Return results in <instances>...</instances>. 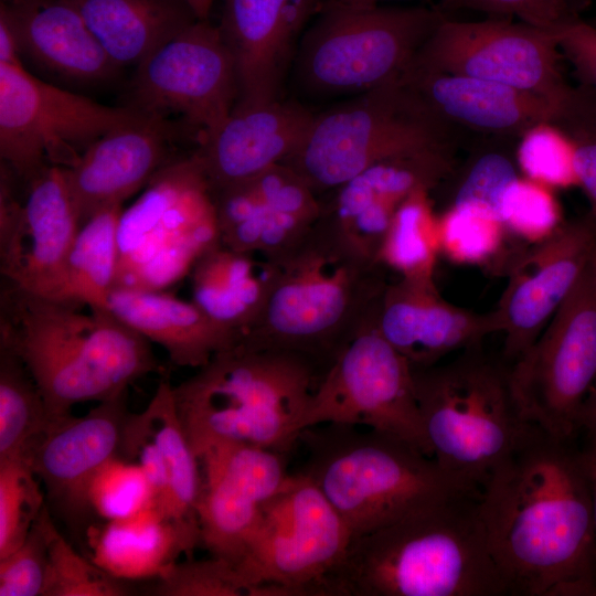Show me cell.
Listing matches in <instances>:
<instances>
[{
	"label": "cell",
	"instance_id": "25",
	"mask_svg": "<svg viewBox=\"0 0 596 596\" xmlns=\"http://www.w3.org/2000/svg\"><path fill=\"white\" fill-rule=\"evenodd\" d=\"M313 116L300 103L280 98L236 102L195 150L213 193L245 183L288 159L305 140Z\"/></svg>",
	"mask_w": 596,
	"mask_h": 596
},
{
	"label": "cell",
	"instance_id": "54",
	"mask_svg": "<svg viewBox=\"0 0 596 596\" xmlns=\"http://www.w3.org/2000/svg\"><path fill=\"white\" fill-rule=\"evenodd\" d=\"M589 270L592 273V276L596 283V245L592 252L590 259L588 263Z\"/></svg>",
	"mask_w": 596,
	"mask_h": 596
},
{
	"label": "cell",
	"instance_id": "21",
	"mask_svg": "<svg viewBox=\"0 0 596 596\" xmlns=\"http://www.w3.org/2000/svg\"><path fill=\"white\" fill-rule=\"evenodd\" d=\"M81 226L65 168L45 167L26 182L15 221L0 231V270L8 284L55 298Z\"/></svg>",
	"mask_w": 596,
	"mask_h": 596
},
{
	"label": "cell",
	"instance_id": "30",
	"mask_svg": "<svg viewBox=\"0 0 596 596\" xmlns=\"http://www.w3.org/2000/svg\"><path fill=\"white\" fill-rule=\"evenodd\" d=\"M108 307L149 342L164 349L178 366L199 369L240 340L192 300L184 301L164 291L114 288Z\"/></svg>",
	"mask_w": 596,
	"mask_h": 596
},
{
	"label": "cell",
	"instance_id": "48",
	"mask_svg": "<svg viewBox=\"0 0 596 596\" xmlns=\"http://www.w3.org/2000/svg\"><path fill=\"white\" fill-rule=\"evenodd\" d=\"M553 32L582 87L596 96V25L575 18L554 28Z\"/></svg>",
	"mask_w": 596,
	"mask_h": 596
},
{
	"label": "cell",
	"instance_id": "11",
	"mask_svg": "<svg viewBox=\"0 0 596 596\" xmlns=\"http://www.w3.org/2000/svg\"><path fill=\"white\" fill-rule=\"evenodd\" d=\"M352 540L324 494L298 471L265 505L236 567L255 596H324V581Z\"/></svg>",
	"mask_w": 596,
	"mask_h": 596
},
{
	"label": "cell",
	"instance_id": "50",
	"mask_svg": "<svg viewBox=\"0 0 596 596\" xmlns=\"http://www.w3.org/2000/svg\"><path fill=\"white\" fill-rule=\"evenodd\" d=\"M587 440L581 450L582 458L588 476L593 500V528L596 552V435L586 434Z\"/></svg>",
	"mask_w": 596,
	"mask_h": 596
},
{
	"label": "cell",
	"instance_id": "35",
	"mask_svg": "<svg viewBox=\"0 0 596 596\" xmlns=\"http://www.w3.org/2000/svg\"><path fill=\"white\" fill-rule=\"evenodd\" d=\"M429 192L417 190L400 205L381 242L376 260L398 277L434 279L440 238Z\"/></svg>",
	"mask_w": 596,
	"mask_h": 596
},
{
	"label": "cell",
	"instance_id": "28",
	"mask_svg": "<svg viewBox=\"0 0 596 596\" xmlns=\"http://www.w3.org/2000/svg\"><path fill=\"white\" fill-rule=\"evenodd\" d=\"M401 81L429 114L451 128L521 135L541 121L560 123L571 107L465 75L411 68Z\"/></svg>",
	"mask_w": 596,
	"mask_h": 596
},
{
	"label": "cell",
	"instance_id": "34",
	"mask_svg": "<svg viewBox=\"0 0 596 596\" xmlns=\"http://www.w3.org/2000/svg\"><path fill=\"white\" fill-rule=\"evenodd\" d=\"M123 205L96 212L79 228L67 254L53 299L109 310L118 262V223Z\"/></svg>",
	"mask_w": 596,
	"mask_h": 596
},
{
	"label": "cell",
	"instance_id": "45",
	"mask_svg": "<svg viewBox=\"0 0 596 596\" xmlns=\"http://www.w3.org/2000/svg\"><path fill=\"white\" fill-rule=\"evenodd\" d=\"M444 14L457 10H475L490 18H517L543 29H554L577 18L564 0H440L437 7Z\"/></svg>",
	"mask_w": 596,
	"mask_h": 596
},
{
	"label": "cell",
	"instance_id": "29",
	"mask_svg": "<svg viewBox=\"0 0 596 596\" xmlns=\"http://www.w3.org/2000/svg\"><path fill=\"white\" fill-rule=\"evenodd\" d=\"M89 558L123 581L156 579L200 543V528L166 517L157 504L132 515L91 524Z\"/></svg>",
	"mask_w": 596,
	"mask_h": 596
},
{
	"label": "cell",
	"instance_id": "42",
	"mask_svg": "<svg viewBox=\"0 0 596 596\" xmlns=\"http://www.w3.org/2000/svg\"><path fill=\"white\" fill-rule=\"evenodd\" d=\"M88 502L93 515L103 521L126 518L157 504L155 491L141 467L119 454L93 478Z\"/></svg>",
	"mask_w": 596,
	"mask_h": 596
},
{
	"label": "cell",
	"instance_id": "40",
	"mask_svg": "<svg viewBox=\"0 0 596 596\" xmlns=\"http://www.w3.org/2000/svg\"><path fill=\"white\" fill-rule=\"evenodd\" d=\"M515 161L522 175L555 191L578 187L574 141L555 121H541L523 131Z\"/></svg>",
	"mask_w": 596,
	"mask_h": 596
},
{
	"label": "cell",
	"instance_id": "43",
	"mask_svg": "<svg viewBox=\"0 0 596 596\" xmlns=\"http://www.w3.org/2000/svg\"><path fill=\"white\" fill-rule=\"evenodd\" d=\"M149 594L156 596H255L238 568L222 558H187L155 579Z\"/></svg>",
	"mask_w": 596,
	"mask_h": 596
},
{
	"label": "cell",
	"instance_id": "49",
	"mask_svg": "<svg viewBox=\"0 0 596 596\" xmlns=\"http://www.w3.org/2000/svg\"><path fill=\"white\" fill-rule=\"evenodd\" d=\"M0 63L23 65L15 29L3 9H0Z\"/></svg>",
	"mask_w": 596,
	"mask_h": 596
},
{
	"label": "cell",
	"instance_id": "41",
	"mask_svg": "<svg viewBox=\"0 0 596 596\" xmlns=\"http://www.w3.org/2000/svg\"><path fill=\"white\" fill-rule=\"evenodd\" d=\"M46 505L25 458L0 460V558L19 547Z\"/></svg>",
	"mask_w": 596,
	"mask_h": 596
},
{
	"label": "cell",
	"instance_id": "15",
	"mask_svg": "<svg viewBox=\"0 0 596 596\" xmlns=\"http://www.w3.org/2000/svg\"><path fill=\"white\" fill-rule=\"evenodd\" d=\"M562 57L553 29L503 18L456 21L446 17L411 68L487 79L570 107L579 88L566 82Z\"/></svg>",
	"mask_w": 596,
	"mask_h": 596
},
{
	"label": "cell",
	"instance_id": "44",
	"mask_svg": "<svg viewBox=\"0 0 596 596\" xmlns=\"http://www.w3.org/2000/svg\"><path fill=\"white\" fill-rule=\"evenodd\" d=\"M42 512L23 543L0 558V596H43L49 546Z\"/></svg>",
	"mask_w": 596,
	"mask_h": 596
},
{
	"label": "cell",
	"instance_id": "12",
	"mask_svg": "<svg viewBox=\"0 0 596 596\" xmlns=\"http://www.w3.org/2000/svg\"><path fill=\"white\" fill-rule=\"evenodd\" d=\"M136 110L109 107L0 63V157L26 183L47 166L73 167L103 135Z\"/></svg>",
	"mask_w": 596,
	"mask_h": 596
},
{
	"label": "cell",
	"instance_id": "14",
	"mask_svg": "<svg viewBox=\"0 0 596 596\" xmlns=\"http://www.w3.org/2000/svg\"><path fill=\"white\" fill-rule=\"evenodd\" d=\"M375 312L324 371L304 413L301 430L327 423L364 425L433 457L419 414L414 368L381 334Z\"/></svg>",
	"mask_w": 596,
	"mask_h": 596
},
{
	"label": "cell",
	"instance_id": "19",
	"mask_svg": "<svg viewBox=\"0 0 596 596\" xmlns=\"http://www.w3.org/2000/svg\"><path fill=\"white\" fill-rule=\"evenodd\" d=\"M126 396L99 402L83 416L70 414L51 421L25 458L44 489L53 518L78 534L92 524L88 490L93 478L119 454L131 413Z\"/></svg>",
	"mask_w": 596,
	"mask_h": 596
},
{
	"label": "cell",
	"instance_id": "51",
	"mask_svg": "<svg viewBox=\"0 0 596 596\" xmlns=\"http://www.w3.org/2000/svg\"><path fill=\"white\" fill-rule=\"evenodd\" d=\"M581 432L596 435V381L593 384L579 414Z\"/></svg>",
	"mask_w": 596,
	"mask_h": 596
},
{
	"label": "cell",
	"instance_id": "53",
	"mask_svg": "<svg viewBox=\"0 0 596 596\" xmlns=\"http://www.w3.org/2000/svg\"><path fill=\"white\" fill-rule=\"evenodd\" d=\"M323 1H331L342 4H349V6H361V7H368V6H376L382 1L385 0H323Z\"/></svg>",
	"mask_w": 596,
	"mask_h": 596
},
{
	"label": "cell",
	"instance_id": "55",
	"mask_svg": "<svg viewBox=\"0 0 596 596\" xmlns=\"http://www.w3.org/2000/svg\"><path fill=\"white\" fill-rule=\"evenodd\" d=\"M566 3H568L574 10L577 11L578 2L576 0H564Z\"/></svg>",
	"mask_w": 596,
	"mask_h": 596
},
{
	"label": "cell",
	"instance_id": "4",
	"mask_svg": "<svg viewBox=\"0 0 596 596\" xmlns=\"http://www.w3.org/2000/svg\"><path fill=\"white\" fill-rule=\"evenodd\" d=\"M324 369L299 353L238 341L173 386L178 415L199 458L234 443L279 453L298 441Z\"/></svg>",
	"mask_w": 596,
	"mask_h": 596
},
{
	"label": "cell",
	"instance_id": "3",
	"mask_svg": "<svg viewBox=\"0 0 596 596\" xmlns=\"http://www.w3.org/2000/svg\"><path fill=\"white\" fill-rule=\"evenodd\" d=\"M480 493L437 502L352 540L324 596H504Z\"/></svg>",
	"mask_w": 596,
	"mask_h": 596
},
{
	"label": "cell",
	"instance_id": "16",
	"mask_svg": "<svg viewBox=\"0 0 596 596\" xmlns=\"http://www.w3.org/2000/svg\"><path fill=\"white\" fill-rule=\"evenodd\" d=\"M238 97L233 56L219 26L196 20L136 66L124 106L181 119L199 143L227 118Z\"/></svg>",
	"mask_w": 596,
	"mask_h": 596
},
{
	"label": "cell",
	"instance_id": "31",
	"mask_svg": "<svg viewBox=\"0 0 596 596\" xmlns=\"http://www.w3.org/2000/svg\"><path fill=\"white\" fill-rule=\"evenodd\" d=\"M276 274V260L220 243L190 273L192 301L241 339L262 315Z\"/></svg>",
	"mask_w": 596,
	"mask_h": 596
},
{
	"label": "cell",
	"instance_id": "56",
	"mask_svg": "<svg viewBox=\"0 0 596 596\" xmlns=\"http://www.w3.org/2000/svg\"><path fill=\"white\" fill-rule=\"evenodd\" d=\"M594 24L596 25V22Z\"/></svg>",
	"mask_w": 596,
	"mask_h": 596
},
{
	"label": "cell",
	"instance_id": "37",
	"mask_svg": "<svg viewBox=\"0 0 596 596\" xmlns=\"http://www.w3.org/2000/svg\"><path fill=\"white\" fill-rule=\"evenodd\" d=\"M440 255L456 265L493 267L510 260V237L498 212L473 202H456L438 214Z\"/></svg>",
	"mask_w": 596,
	"mask_h": 596
},
{
	"label": "cell",
	"instance_id": "22",
	"mask_svg": "<svg viewBox=\"0 0 596 596\" xmlns=\"http://www.w3.org/2000/svg\"><path fill=\"white\" fill-rule=\"evenodd\" d=\"M213 195L221 243L273 260L295 247L322 211L321 198L284 163Z\"/></svg>",
	"mask_w": 596,
	"mask_h": 596
},
{
	"label": "cell",
	"instance_id": "10",
	"mask_svg": "<svg viewBox=\"0 0 596 596\" xmlns=\"http://www.w3.org/2000/svg\"><path fill=\"white\" fill-rule=\"evenodd\" d=\"M451 131L397 81L315 113L301 146L281 163L321 198L380 161L453 148Z\"/></svg>",
	"mask_w": 596,
	"mask_h": 596
},
{
	"label": "cell",
	"instance_id": "9",
	"mask_svg": "<svg viewBox=\"0 0 596 596\" xmlns=\"http://www.w3.org/2000/svg\"><path fill=\"white\" fill-rule=\"evenodd\" d=\"M115 288L163 291L221 243L214 195L196 152L158 171L118 223Z\"/></svg>",
	"mask_w": 596,
	"mask_h": 596
},
{
	"label": "cell",
	"instance_id": "13",
	"mask_svg": "<svg viewBox=\"0 0 596 596\" xmlns=\"http://www.w3.org/2000/svg\"><path fill=\"white\" fill-rule=\"evenodd\" d=\"M524 419L573 440L596 381V283L589 267L533 343L509 368Z\"/></svg>",
	"mask_w": 596,
	"mask_h": 596
},
{
	"label": "cell",
	"instance_id": "2",
	"mask_svg": "<svg viewBox=\"0 0 596 596\" xmlns=\"http://www.w3.org/2000/svg\"><path fill=\"white\" fill-rule=\"evenodd\" d=\"M150 343L110 310L10 284L2 290L0 348L28 369L51 421L70 415L75 404L127 394L131 383L159 368Z\"/></svg>",
	"mask_w": 596,
	"mask_h": 596
},
{
	"label": "cell",
	"instance_id": "6",
	"mask_svg": "<svg viewBox=\"0 0 596 596\" xmlns=\"http://www.w3.org/2000/svg\"><path fill=\"white\" fill-rule=\"evenodd\" d=\"M300 470L343 519L352 538L464 493H480L448 473L434 457L369 428L327 423L302 429Z\"/></svg>",
	"mask_w": 596,
	"mask_h": 596
},
{
	"label": "cell",
	"instance_id": "26",
	"mask_svg": "<svg viewBox=\"0 0 596 596\" xmlns=\"http://www.w3.org/2000/svg\"><path fill=\"white\" fill-rule=\"evenodd\" d=\"M381 334L414 369L432 366L497 333L490 311L475 312L446 300L434 279L389 281L375 312Z\"/></svg>",
	"mask_w": 596,
	"mask_h": 596
},
{
	"label": "cell",
	"instance_id": "52",
	"mask_svg": "<svg viewBox=\"0 0 596 596\" xmlns=\"http://www.w3.org/2000/svg\"><path fill=\"white\" fill-rule=\"evenodd\" d=\"M199 20H207L214 0H185Z\"/></svg>",
	"mask_w": 596,
	"mask_h": 596
},
{
	"label": "cell",
	"instance_id": "17",
	"mask_svg": "<svg viewBox=\"0 0 596 596\" xmlns=\"http://www.w3.org/2000/svg\"><path fill=\"white\" fill-rule=\"evenodd\" d=\"M596 245V219L565 221L547 240L514 252L508 281L491 310L504 336L503 355L512 362L538 338L587 268Z\"/></svg>",
	"mask_w": 596,
	"mask_h": 596
},
{
	"label": "cell",
	"instance_id": "46",
	"mask_svg": "<svg viewBox=\"0 0 596 596\" xmlns=\"http://www.w3.org/2000/svg\"><path fill=\"white\" fill-rule=\"evenodd\" d=\"M558 125L574 141L578 188L589 202V213L596 219V96L584 89Z\"/></svg>",
	"mask_w": 596,
	"mask_h": 596
},
{
	"label": "cell",
	"instance_id": "47",
	"mask_svg": "<svg viewBox=\"0 0 596 596\" xmlns=\"http://www.w3.org/2000/svg\"><path fill=\"white\" fill-rule=\"evenodd\" d=\"M519 175L513 162L503 153L487 152L469 167L460 181L454 201L473 202L496 210L508 183Z\"/></svg>",
	"mask_w": 596,
	"mask_h": 596
},
{
	"label": "cell",
	"instance_id": "38",
	"mask_svg": "<svg viewBox=\"0 0 596 596\" xmlns=\"http://www.w3.org/2000/svg\"><path fill=\"white\" fill-rule=\"evenodd\" d=\"M43 523L49 546V572L43 596H124L130 589L126 581L116 578L79 554L57 530L47 505Z\"/></svg>",
	"mask_w": 596,
	"mask_h": 596
},
{
	"label": "cell",
	"instance_id": "39",
	"mask_svg": "<svg viewBox=\"0 0 596 596\" xmlns=\"http://www.w3.org/2000/svg\"><path fill=\"white\" fill-rule=\"evenodd\" d=\"M556 191L524 175H517L504 188L499 216L510 237L526 245L551 237L565 222Z\"/></svg>",
	"mask_w": 596,
	"mask_h": 596
},
{
	"label": "cell",
	"instance_id": "24",
	"mask_svg": "<svg viewBox=\"0 0 596 596\" xmlns=\"http://www.w3.org/2000/svg\"><path fill=\"white\" fill-rule=\"evenodd\" d=\"M323 0H224L222 38L236 68V102L276 100L299 41Z\"/></svg>",
	"mask_w": 596,
	"mask_h": 596
},
{
	"label": "cell",
	"instance_id": "27",
	"mask_svg": "<svg viewBox=\"0 0 596 596\" xmlns=\"http://www.w3.org/2000/svg\"><path fill=\"white\" fill-rule=\"evenodd\" d=\"M0 9L13 23L24 67L38 77L68 89L118 75L121 67L66 0H1Z\"/></svg>",
	"mask_w": 596,
	"mask_h": 596
},
{
	"label": "cell",
	"instance_id": "36",
	"mask_svg": "<svg viewBox=\"0 0 596 596\" xmlns=\"http://www.w3.org/2000/svg\"><path fill=\"white\" fill-rule=\"evenodd\" d=\"M50 423L30 372L14 353L0 348V460L26 458Z\"/></svg>",
	"mask_w": 596,
	"mask_h": 596
},
{
	"label": "cell",
	"instance_id": "18",
	"mask_svg": "<svg viewBox=\"0 0 596 596\" xmlns=\"http://www.w3.org/2000/svg\"><path fill=\"white\" fill-rule=\"evenodd\" d=\"M198 459L200 543L211 556L237 566L265 505L289 476L284 453L224 443L210 447Z\"/></svg>",
	"mask_w": 596,
	"mask_h": 596
},
{
	"label": "cell",
	"instance_id": "5",
	"mask_svg": "<svg viewBox=\"0 0 596 596\" xmlns=\"http://www.w3.org/2000/svg\"><path fill=\"white\" fill-rule=\"evenodd\" d=\"M276 263L266 306L238 341L299 353L327 370L375 312L389 284L387 269L320 217Z\"/></svg>",
	"mask_w": 596,
	"mask_h": 596
},
{
	"label": "cell",
	"instance_id": "33",
	"mask_svg": "<svg viewBox=\"0 0 596 596\" xmlns=\"http://www.w3.org/2000/svg\"><path fill=\"white\" fill-rule=\"evenodd\" d=\"M136 421L158 453L167 475L166 493L158 504L168 518L199 526L200 464L181 425L173 386L163 377Z\"/></svg>",
	"mask_w": 596,
	"mask_h": 596
},
{
	"label": "cell",
	"instance_id": "8",
	"mask_svg": "<svg viewBox=\"0 0 596 596\" xmlns=\"http://www.w3.org/2000/svg\"><path fill=\"white\" fill-rule=\"evenodd\" d=\"M446 17L422 6L323 1L299 41L295 79L305 94L320 98H349L401 81Z\"/></svg>",
	"mask_w": 596,
	"mask_h": 596
},
{
	"label": "cell",
	"instance_id": "20",
	"mask_svg": "<svg viewBox=\"0 0 596 596\" xmlns=\"http://www.w3.org/2000/svg\"><path fill=\"white\" fill-rule=\"evenodd\" d=\"M184 124L140 113L113 128L65 168L70 190L83 225L96 212L145 189L155 174L175 159L174 143Z\"/></svg>",
	"mask_w": 596,
	"mask_h": 596
},
{
	"label": "cell",
	"instance_id": "23",
	"mask_svg": "<svg viewBox=\"0 0 596 596\" xmlns=\"http://www.w3.org/2000/svg\"><path fill=\"white\" fill-rule=\"evenodd\" d=\"M453 167V148L380 161L327 193L320 219L360 254L376 260L400 205L417 190L432 191Z\"/></svg>",
	"mask_w": 596,
	"mask_h": 596
},
{
	"label": "cell",
	"instance_id": "1",
	"mask_svg": "<svg viewBox=\"0 0 596 596\" xmlns=\"http://www.w3.org/2000/svg\"><path fill=\"white\" fill-rule=\"evenodd\" d=\"M572 441L532 425L480 490L508 595L596 596L592 491Z\"/></svg>",
	"mask_w": 596,
	"mask_h": 596
},
{
	"label": "cell",
	"instance_id": "32",
	"mask_svg": "<svg viewBox=\"0 0 596 596\" xmlns=\"http://www.w3.org/2000/svg\"><path fill=\"white\" fill-rule=\"evenodd\" d=\"M82 15L113 61L137 66L161 44L195 22L185 0H66Z\"/></svg>",
	"mask_w": 596,
	"mask_h": 596
},
{
	"label": "cell",
	"instance_id": "7",
	"mask_svg": "<svg viewBox=\"0 0 596 596\" xmlns=\"http://www.w3.org/2000/svg\"><path fill=\"white\" fill-rule=\"evenodd\" d=\"M414 377L432 456L480 492L533 425L514 400L509 368L487 355L480 343L448 362L414 369Z\"/></svg>",
	"mask_w": 596,
	"mask_h": 596
}]
</instances>
